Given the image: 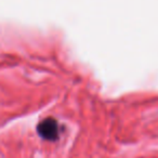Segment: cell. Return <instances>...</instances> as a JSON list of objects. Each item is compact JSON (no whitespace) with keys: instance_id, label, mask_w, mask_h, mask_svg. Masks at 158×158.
<instances>
[{"instance_id":"obj_1","label":"cell","mask_w":158,"mask_h":158,"mask_svg":"<svg viewBox=\"0 0 158 158\" xmlns=\"http://www.w3.org/2000/svg\"><path fill=\"white\" fill-rule=\"evenodd\" d=\"M38 133L46 140L54 141L59 138L60 126L55 119L47 118L38 126Z\"/></svg>"}]
</instances>
